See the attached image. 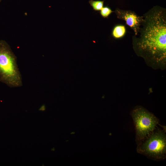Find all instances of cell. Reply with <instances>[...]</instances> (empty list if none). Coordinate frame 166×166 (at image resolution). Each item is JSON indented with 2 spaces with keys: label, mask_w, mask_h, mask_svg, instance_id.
Here are the masks:
<instances>
[{
  "label": "cell",
  "mask_w": 166,
  "mask_h": 166,
  "mask_svg": "<svg viewBox=\"0 0 166 166\" xmlns=\"http://www.w3.org/2000/svg\"><path fill=\"white\" fill-rule=\"evenodd\" d=\"M0 81L10 88L22 85L16 56L5 41L0 40Z\"/></svg>",
  "instance_id": "obj_2"
},
{
  "label": "cell",
  "mask_w": 166,
  "mask_h": 166,
  "mask_svg": "<svg viewBox=\"0 0 166 166\" xmlns=\"http://www.w3.org/2000/svg\"><path fill=\"white\" fill-rule=\"evenodd\" d=\"M100 10V14L104 18H108L109 16L113 12L110 8L107 6L103 7Z\"/></svg>",
  "instance_id": "obj_8"
},
{
  "label": "cell",
  "mask_w": 166,
  "mask_h": 166,
  "mask_svg": "<svg viewBox=\"0 0 166 166\" xmlns=\"http://www.w3.org/2000/svg\"><path fill=\"white\" fill-rule=\"evenodd\" d=\"M131 115L135 126L136 140L138 144L155 130L159 120L152 113L140 107L135 108Z\"/></svg>",
  "instance_id": "obj_4"
},
{
  "label": "cell",
  "mask_w": 166,
  "mask_h": 166,
  "mask_svg": "<svg viewBox=\"0 0 166 166\" xmlns=\"http://www.w3.org/2000/svg\"><path fill=\"white\" fill-rule=\"evenodd\" d=\"M115 12L117 18L124 20L137 35L143 21V16H138L134 11L116 9Z\"/></svg>",
  "instance_id": "obj_5"
},
{
  "label": "cell",
  "mask_w": 166,
  "mask_h": 166,
  "mask_svg": "<svg viewBox=\"0 0 166 166\" xmlns=\"http://www.w3.org/2000/svg\"><path fill=\"white\" fill-rule=\"evenodd\" d=\"M164 9L155 6L143 16L134 46L138 55L155 65L166 61V17Z\"/></svg>",
  "instance_id": "obj_1"
},
{
  "label": "cell",
  "mask_w": 166,
  "mask_h": 166,
  "mask_svg": "<svg viewBox=\"0 0 166 166\" xmlns=\"http://www.w3.org/2000/svg\"><path fill=\"white\" fill-rule=\"evenodd\" d=\"M89 3L95 11L100 10L103 7L104 1L90 0Z\"/></svg>",
  "instance_id": "obj_7"
},
{
  "label": "cell",
  "mask_w": 166,
  "mask_h": 166,
  "mask_svg": "<svg viewBox=\"0 0 166 166\" xmlns=\"http://www.w3.org/2000/svg\"><path fill=\"white\" fill-rule=\"evenodd\" d=\"M138 153L156 159L165 157L166 136L164 132L158 129L154 130L144 140L138 144Z\"/></svg>",
  "instance_id": "obj_3"
},
{
  "label": "cell",
  "mask_w": 166,
  "mask_h": 166,
  "mask_svg": "<svg viewBox=\"0 0 166 166\" xmlns=\"http://www.w3.org/2000/svg\"><path fill=\"white\" fill-rule=\"evenodd\" d=\"M125 32V28L124 26H117L113 28L112 32V35L115 38H120L124 35Z\"/></svg>",
  "instance_id": "obj_6"
},
{
  "label": "cell",
  "mask_w": 166,
  "mask_h": 166,
  "mask_svg": "<svg viewBox=\"0 0 166 166\" xmlns=\"http://www.w3.org/2000/svg\"><path fill=\"white\" fill-rule=\"evenodd\" d=\"M2 0H0V2Z\"/></svg>",
  "instance_id": "obj_9"
}]
</instances>
